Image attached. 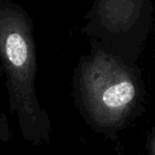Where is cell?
<instances>
[{"instance_id":"1","label":"cell","mask_w":155,"mask_h":155,"mask_svg":"<svg viewBox=\"0 0 155 155\" xmlns=\"http://www.w3.org/2000/svg\"><path fill=\"white\" fill-rule=\"evenodd\" d=\"M72 97L86 124L115 140L144 112L146 88L137 65L91 46L74 69Z\"/></svg>"},{"instance_id":"2","label":"cell","mask_w":155,"mask_h":155,"mask_svg":"<svg viewBox=\"0 0 155 155\" xmlns=\"http://www.w3.org/2000/svg\"><path fill=\"white\" fill-rule=\"evenodd\" d=\"M0 63L10 112L17 116L24 139L34 146L49 143L51 122L35 89L37 58L33 21L28 12L12 0H0Z\"/></svg>"},{"instance_id":"3","label":"cell","mask_w":155,"mask_h":155,"mask_svg":"<svg viewBox=\"0 0 155 155\" xmlns=\"http://www.w3.org/2000/svg\"><path fill=\"white\" fill-rule=\"evenodd\" d=\"M151 0H95L83 32L98 46L136 65L153 21Z\"/></svg>"},{"instance_id":"4","label":"cell","mask_w":155,"mask_h":155,"mask_svg":"<svg viewBox=\"0 0 155 155\" xmlns=\"http://www.w3.org/2000/svg\"><path fill=\"white\" fill-rule=\"evenodd\" d=\"M11 139V130H10L9 121L5 113L0 110V140L8 142Z\"/></svg>"},{"instance_id":"5","label":"cell","mask_w":155,"mask_h":155,"mask_svg":"<svg viewBox=\"0 0 155 155\" xmlns=\"http://www.w3.org/2000/svg\"><path fill=\"white\" fill-rule=\"evenodd\" d=\"M146 150L148 155H155V127L151 129L146 139Z\"/></svg>"}]
</instances>
